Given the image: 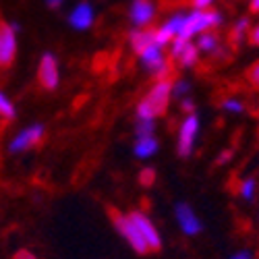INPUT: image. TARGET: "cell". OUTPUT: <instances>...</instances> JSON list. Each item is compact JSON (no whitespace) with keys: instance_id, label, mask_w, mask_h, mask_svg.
Wrapping results in <instances>:
<instances>
[{"instance_id":"2e32d148","label":"cell","mask_w":259,"mask_h":259,"mask_svg":"<svg viewBox=\"0 0 259 259\" xmlns=\"http://www.w3.org/2000/svg\"><path fill=\"white\" fill-rule=\"evenodd\" d=\"M160 149V141L156 135H145V137H135L133 143V156L137 160H152Z\"/></svg>"},{"instance_id":"4316f807","label":"cell","mask_w":259,"mask_h":259,"mask_svg":"<svg viewBox=\"0 0 259 259\" xmlns=\"http://www.w3.org/2000/svg\"><path fill=\"white\" fill-rule=\"evenodd\" d=\"M249 44L259 46V23H257V25H251V31H249Z\"/></svg>"},{"instance_id":"4dcf8cb0","label":"cell","mask_w":259,"mask_h":259,"mask_svg":"<svg viewBox=\"0 0 259 259\" xmlns=\"http://www.w3.org/2000/svg\"><path fill=\"white\" fill-rule=\"evenodd\" d=\"M228 160H230V152H228V149H226V152H222V154H220L218 162H220V164H224V162H228Z\"/></svg>"},{"instance_id":"6da1fadb","label":"cell","mask_w":259,"mask_h":259,"mask_svg":"<svg viewBox=\"0 0 259 259\" xmlns=\"http://www.w3.org/2000/svg\"><path fill=\"white\" fill-rule=\"evenodd\" d=\"M172 102V79H156L135 106V118H160Z\"/></svg>"},{"instance_id":"603a6c76","label":"cell","mask_w":259,"mask_h":259,"mask_svg":"<svg viewBox=\"0 0 259 259\" xmlns=\"http://www.w3.org/2000/svg\"><path fill=\"white\" fill-rule=\"evenodd\" d=\"M245 79L253 90H259V60H255L253 64H249V69L245 71Z\"/></svg>"},{"instance_id":"277c9868","label":"cell","mask_w":259,"mask_h":259,"mask_svg":"<svg viewBox=\"0 0 259 259\" xmlns=\"http://www.w3.org/2000/svg\"><path fill=\"white\" fill-rule=\"evenodd\" d=\"M110 218H112V224L116 228V232L124 239V243L131 247L135 253L139 255H147L152 253L149 251V245L147 241L143 239V234L137 226V222L133 220L131 211H120V209H110Z\"/></svg>"},{"instance_id":"44dd1931","label":"cell","mask_w":259,"mask_h":259,"mask_svg":"<svg viewBox=\"0 0 259 259\" xmlns=\"http://www.w3.org/2000/svg\"><path fill=\"white\" fill-rule=\"evenodd\" d=\"M0 118L3 120H15L17 118V106L3 90H0Z\"/></svg>"},{"instance_id":"5bb4252c","label":"cell","mask_w":259,"mask_h":259,"mask_svg":"<svg viewBox=\"0 0 259 259\" xmlns=\"http://www.w3.org/2000/svg\"><path fill=\"white\" fill-rule=\"evenodd\" d=\"M131 215H133V220L137 222V226H139V230H141V234H143V239L147 241L149 251H152V253H154V251H160V249H162V234H160L156 222L149 218V215H147L143 209H133Z\"/></svg>"},{"instance_id":"9a60e30c","label":"cell","mask_w":259,"mask_h":259,"mask_svg":"<svg viewBox=\"0 0 259 259\" xmlns=\"http://www.w3.org/2000/svg\"><path fill=\"white\" fill-rule=\"evenodd\" d=\"M152 41H156L154 27H131L126 33V44L133 50V54H139L145 46H149Z\"/></svg>"},{"instance_id":"ffe728a7","label":"cell","mask_w":259,"mask_h":259,"mask_svg":"<svg viewBox=\"0 0 259 259\" xmlns=\"http://www.w3.org/2000/svg\"><path fill=\"white\" fill-rule=\"evenodd\" d=\"M191 96V81L185 77H177L172 79V100H185Z\"/></svg>"},{"instance_id":"7a4b0ae2","label":"cell","mask_w":259,"mask_h":259,"mask_svg":"<svg viewBox=\"0 0 259 259\" xmlns=\"http://www.w3.org/2000/svg\"><path fill=\"white\" fill-rule=\"evenodd\" d=\"M224 23V15L218 9H189L181 27L183 39H195L205 31H218Z\"/></svg>"},{"instance_id":"ba28073f","label":"cell","mask_w":259,"mask_h":259,"mask_svg":"<svg viewBox=\"0 0 259 259\" xmlns=\"http://www.w3.org/2000/svg\"><path fill=\"white\" fill-rule=\"evenodd\" d=\"M19 31L21 25L11 21L0 23V69H9L19 52Z\"/></svg>"},{"instance_id":"484cf974","label":"cell","mask_w":259,"mask_h":259,"mask_svg":"<svg viewBox=\"0 0 259 259\" xmlns=\"http://www.w3.org/2000/svg\"><path fill=\"white\" fill-rule=\"evenodd\" d=\"M13 259H39V257L29 249H19V251H15Z\"/></svg>"},{"instance_id":"7402d4cb","label":"cell","mask_w":259,"mask_h":259,"mask_svg":"<svg viewBox=\"0 0 259 259\" xmlns=\"http://www.w3.org/2000/svg\"><path fill=\"white\" fill-rule=\"evenodd\" d=\"M156 118H137L135 120V137L156 135Z\"/></svg>"},{"instance_id":"52a82bcc","label":"cell","mask_w":259,"mask_h":259,"mask_svg":"<svg viewBox=\"0 0 259 259\" xmlns=\"http://www.w3.org/2000/svg\"><path fill=\"white\" fill-rule=\"evenodd\" d=\"M44 137H46V126L41 122H31V124L23 126L21 131H17L11 137L7 149H9L11 156L25 154V152H29V149L37 147L41 141H44Z\"/></svg>"},{"instance_id":"f546056e","label":"cell","mask_w":259,"mask_h":259,"mask_svg":"<svg viewBox=\"0 0 259 259\" xmlns=\"http://www.w3.org/2000/svg\"><path fill=\"white\" fill-rule=\"evenodd\" d=\"M44 3H46L48 9H60L64 0H44Z\"/></svg>"},{"instance_id":"9c48e42d","label":"cell","mask_w":259,"mask_h":259,"mask_svg":"<svg viewBox=\"0 0 259 259\" xmlns=\"http://www.w3.org/2000/svg\"><path fill=\"white\" fill-rule=\"evenodd\" d=\"M160 15L158 0H131L126 9V17L131 27H154Z\"/></svg>"},{"instance_id":"cb8c5ba5","label":"cell","mask_w":259,"mask_h":259,"mask_svg":"<svg viewBox=\"0 0 259 259\" xmlns=\"http://www.w3.org/2000/svg\"><path fill=\"white\" fill-rule=\"evenodd\" d=\"M139 183H141L143 187H152V185L156 183V170L149 168V166H145V168L139 172Z\"/></svg>"},{"instance_id":"d6986e66","label":"cell","mask_w":259,"mask_h":259,"mask_svg":"<svg viewBox=\"0 0 259 259\" xmlns=\"http://www.w3.org/2000/svg\"><path fill=\"white\" fill-rule=\"evenodd\" d=\"M220 108H222V112H226V114H243L247 110L245 102L239 96H226V98H222L220 100Z\"/></svg>"},{"instance_id":"d4e9b609","label":"cell","mask_w":259,"mask_h":259,"mask_svg":"<svg viewBox=\"0 0 259 259\" xmlns=\"http://www.w3.org/2000/svg\"><path fill=\"white\" fill-rule=\"evenodd\" d=\"M191 9H213L218 0H187Z\"/></svg>"},{"instance_id":"3957f363","label":"cell","mask_w":259,"mask_h":259,"mask_svg":"<svg viewBox=\"0 0 259 259\" xmlns=\"http://www.w3.org/2000/svg\"><path fill=\"white\" fill-rule=\"evenodd\" d=\"M139 58V64L141 69L152 77L154 81L156 79H170V73L175 69L170 56H168V48L158 44V41H152L149 46H145L139 54H135Z\"/></svg>"},{"instance_id":"30bf717a","label":"cell","mask_w":259,"mask_h":259,"mask_svg":"<svg viewBox=\"0 0 259 259\" xmlns=\"http://www.w3.org/2000/svg\"><path fill=\"white\" fill-rule=\"evenodd\" d=\"M37 83L41 90L56 92L60 85V60L54 52H44L37 62Z\"/></svg>"},{"instance_id":"1f68e13d","label":"cell","mask_w":259,"mask_h":259,"mask_svg":"<svg viewBox=\"0 0 259 259\" xmlns=\"http://www.w3.org/2000/svg\"><path fill=\"white\" fill-rule=\"evenodd\" d=\"M249 9L253 13H259V0H249Z\"/></svg>"},{"instance_id":"7c38bea8","label":"cell","mask_w":259,"mask_h":259,"mask_svg":"<svg viewBox=\"0 0 259 259\" xmlns=\"http://www.w3.org/2000/svg\"><path fill=\"white\" fill-rule=\"evenodd\" d=\"M96 19H98V13H96V7L90 3V0H81V3H77L67 15L69 25L75 31H90L96 25Z\"/></svg>"},{"instance_id":"f1b7e54d","label":"cell","mask_w":259,"mask_h":259,"mask_svg":"<svg viewBox=\"0 0 259 259\" xmlns=\"http://www.w3.org/2000/svg\"><path fill=\"white\" fill-rule=\"evenodd\" d=\"M181 108H183V112H185V114H187V112H195V102H193L191 96H189V98L181 100Z\"/></svg>"},{"instance_id":"e0dca14e","label":"cell","mask_w":259,"mask_h":259,"mask_svg":"<svg viewBox=\"0 0 259 259\" xmlns=\"http://www.w3.org/2000/svg\"><path fill=\"white\" fill-rule=\"evenodd\" d=\"M249 31H251V19L249 17L236 19L228 31V44L232 48H236V46H241L243 41H249Z\"/></svg>"},{"instance_id":"8992f818","label":"cell","mask_w":259,"mask_h":259,"mask_svg":"<svg viewBox=\"0 0 259 259\" xmlns=\"http://www.w3.org/2000/svg\"><path fill=\"white\" fill-rule=\"evenodd\" d=\"M168 56H170L172 64L183 71L195 69L201 62V52L195 44V39H183V37L172 39L168 46Z\"/></svg>"},{"instance_id":"ac0fdd59","label":"cell","mask_w":259,"mask_h":259,"mask_svg":"<svg viewBox=\"0 0 259 259\" xmlns=\"http://www.w3.org/2000/svg\"><path fill=\"white\" fill-rule=\"evenodd\" d=\"M257 179L255 177H243L239 183H236V195H239L243 201H253L257 195Z\"/></svg>"},{"instance_id":"83f0119b","label":"cell","mask_w":259,"mask_h":259,"mask_svg":"<svg viewBox=\"0 0 259 259\" xmlns=\"http://www.w3.org/2000/svg\"><path fill=\"white\" fill-rule=\"evenodd\" d=\"M230 259H255V255H253V251H249V249H241V251L232 253Z\"/></svg>"},{"instance_id":"8fae6325","label":"cell","mask_w":259,"mask_h":259,"mask_svg":"<svg viewBox=\"0 0 259 259\" xmlns=\"http://www.w3.org/2000/svg\"><path fill=\"white\" fill-rule=\"evenodd\" d=\"M195 44H197L201 56H207V58H211V60H215V62L228 60L230 48H232L228 41H224V39L218 35V31H205V33L197 35V37H195Z\"/></svg>"},{"instance_id":"4fadbf2b","label":"cell","mask_w":259,"mask_h":259,"mask_svg":"<svg viewBox=\"0 0 259 259\" xmlns=\"http://www.w3.org/2000/svg\"><path fill=\"white\" fill-rule=\"evenodd\" d=\"M175 220H177V224H179V228H181V232L185 236H199L201 230H203V222L197 215V211L193 209L189 203H185V201L177 203V207H175Z\"/></svg>"},{"instance_id":"5b68a950","label":"cell","mask_w":259,"mask_h":259,"mask_svg":"<svg viewBox=\"0 0 259 259\" xmlns=\"http://www.w3.org/2000/svg\"><path fill=\"white\" fill-rule=\"evenodd\" d=\"M201 135V118L195 112H187L177 131V154L181 158H191L199 143Z\"/></svg>"}]
</instances>
